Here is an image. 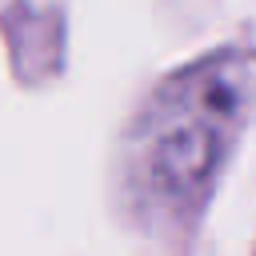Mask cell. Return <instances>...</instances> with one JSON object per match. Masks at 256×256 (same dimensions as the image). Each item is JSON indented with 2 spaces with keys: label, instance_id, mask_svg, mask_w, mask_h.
Instances as JSON below:
<instances>
[{
  "label": "cell",
  "instance_id": "1",
  "mask_svg": "<svg viewBox=\"0 0 256 256\" xmlns=\"http://www.w3.org/2000/svg\"><path fill=\"white\" fill-rule=\"evenodd\" d=\"M244 84L228 60L200 64L156 92L140 124V172L152 196L192 200L208 188L240 120Z\"/></svg>",
  "mask_w": 256,
  "mask_h": 256
}]
</instances>
